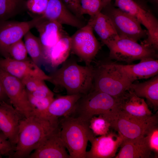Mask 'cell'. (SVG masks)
I'll use <instances>...</instances> for the list:
<instances>
[{"instance_id":"1","label":"cell","mask_w":158,"mask_h":158,"mask_svg":"<svg viewBox=\"0 0 158 158\" xmlns=\"http://www.w3.org/2000/svg\"><path fill=\"white\" fill-rule=\"evenodd\" d=\"M59 119L32 114L20 122L18 142L11 158H29L49 134L58 128Z\"/></svg>"},{"instance_id":"2","label":"cell","mask_w":158,"mask_h":158,"mask_svg":"<svg viewBox=\"0 0 158 158\" xmlns=\"http://www.w3.org/2000/svg\"><path fill=\"white\" fill-rule=\"evenodd\" d=\"M59 69L49 75L48 81L54 86V91L62 89L67 95H85L93 88V67L82 66L74 60H66Z\"/></svg>"},{"instance_id":"3","label":"cell","mask_w":158,"mask_h":158,"mask_svg":"<svg viewBox=\"0 0 158 158\" xmlns=\"http://www.w3.org/2000/svg\"><path fill=\"white\" fill-rule=\"evenodd\" d=\"M59 118L60 137L70 158H86L88 141L95 137L89 122L68 116Z\"/></svg>"},{"instance_id":"4","label":"cell","mask_w":158,"mask_h":158,"mask_svg":"<svg viewBox=\"0 0 158 158\" xmlns=\"http://www.w3.org/2000/svg\"><path fill=\"white\" fill-rule=\"evenodd\" d=\"M93 67V89L119 99L129 90L131 83L117 63L100 61Z\"/></svg>"},{"instance_id":"5","label":"cell","mask_w":158,"mask_h":158,"mask_svg":"<svg viewBox=\"0 0 158 158\" xmlns=\"http://www.w3.org/2000/svg\"><path fill=\"white\" fill-rule=\"evenodd\" d=\"M119 100L106 93L92 89L78 101L71 115L89 122L95 115L113 114L119 110Z\"/></svg>"},{"instance_id":"6","label":"cell","mask_w":158,"mask_h":158,"mask_svg":"<svg viewBox=\"0 0 158 158\" xmlns=\"http://www.w3.org/2000/svg\"><path fill=\"white\" fill-rule=\"evenodd\" d=\"M114 6L129 14L147 30V38L141 43L158 49V22L146 3L140 0H115Z\"/></svg>"},{"instance_id":"7","label":"cell","mask_w":158,"mask_h":158,"mask_svg":"<svg viewBox=\"0 0 158 158\" xmlns=\"http://www.w3.org/2000/svg\"><path fill=\"white\" fill-rule=\"evenodd\" d=\"M106 46L109 50L112 59L130 63L134 61L157 57V51L153 48L128 38L119 37Z\"/></svg>"},{"instance_id":"8","label":"cell","mask_w":158,"mask_h":158,"mask_svg":"<svg viewBox=\"0 0 158 158\" xmlns=\"http://www.w3.org/2000/svg\"><path fill=\"white\" fill-rule=\"evenodd\" d=\"M109 119L111 127L122 135L125 139H133L144 137L149 129L158 124V115L144 120L129 116L119 110L110 116Z\"/></svg>"},{"instance_id":"9","label":"cell","mask_w":158,"mask_h":158,"mask_svg":"<svg viewBox=\"0 0 158 158\" xmlns=\"http://www.w3.org/2000/svg\"><path fill=\"white\" fill-rule=\"evenodd\" d=\"M101 12L110 18L119 37L137 42L147 36V31L142 28L141 24L136 19L120 9L115 8L111 3Z\"/></svg>"},{"instance_id":"10","label":"cell","mask_w":158,"mask_h":158,"mask_svg":"<svg viewBox=\"0 0 158 158\" xmlns=\"http://www.w3.org/2000/svg\"><path fill=\"white\" fill-rule=\"evenodd\" d=\"M0 78L10 103L24 117L32 114L27 91L20 80L0 68Z\"/></svg>"},{"instance_id":"11","label":"cell","mask_w":158,"mask_h":158,"mask_svg":"<svg viewBox=\"0 0 158 158\" xmlns=\"http://www.w3.org/2000/svg\"><path fill=\"white\" fill-rule=\"evenodd\" d=\"M41 18L39 15L26 21L0 20V54L4 58H9L8 50L11 46L35 28Z\"/></svg>"},{"instance_id":"12","label":"cell","mask_w":158,"mask_h":158,"mask_svg":"<svg viewBox=\"0 0 158 158\" xmlns=\"http://www.w3.org/2000/svg\"><path fill=\"white\" fill-rule=\"evenodd\" d=\"M71 51L90 65L100 48L91 26L87 23L71 37Z\"/></svg>"},{"instance_id":"13","label":"cell","mask_w":158,"mask_h":158,"mask_svg":"<svg viewBox=\"0 0 158 158\" xmlns=\"http://www.w3.org/2000/svg\"><path fill=\"white\" fill-rule=\"evenodd\" d=\"M124 139L121 134L116 135L110 131L105 135L95 137L89 141L91 148L86 152V158L114 157Z\"/></svg>"},{"instance_id":"14","label":"cell","mask_w":158,"mask_h":158,"mask_svg":"<svg viewBox=\"0 0 158 158\" xmlns=\"http://www.w3.org/2000/svg\"><path fill=\"white\" fill-rule=\"evenodd\" d=\"M0 68L20 80L33 77L48 81L50 78L31 59L22 61L10 58H0Z\"/></svg>"},{"instance_id":"15","label":"cell","mask_w":158,"mask_h":158,"mask_svg":"<svg viewBox=\"0 0 158 158\" xmlns=\"http://www.w3.org/2000/svg\"><path fill=\"white\" fill-rule=\"evenodd\" d=\"M23 118L8 102L0 103V133L7 138L14 151L18 140L20 122Z\"/></svg>"},{"instance_id":"16","label":"cell","mask_w":158,"mask_h":158,"mask_svg":"<svg viewBox=\"0 0 158 158\" xmlns=\"http://www.w3.org/2000/svg\"><path fill=\"white\" fill-rule=\"evenodd\" d=\"M59 127L48 135L29 158H70L60 136Z\"/></svg>"},{"instance_id":"17","label":"cell","mask_w":158,"mask_h":158,"mask_svg":"<svg viewBox=\"0 0 158 158\" xmlns=\"http://www.w3.org/2000/svg\"><path fill=\"white\" fill-rule=\"evenodd\" d=\"M47 19L56 21L61 25L65 24L79 29L86 24L72 13L61 0H49L46 9L41 15Z\"/></svg>"},{"instance_id":"18","label":"cell","mask_w":158,"mask_h":158,"mask_svg":"<svg viewBox=\"0 0 158 158\" xmlns=\"http://www.w3.org/2000/svg\"><path fill=\"white\" fill-rule=\"evenodd\" d=\"M119 100V111L129 116L146 120L154 115L145 99L130 90L126 92Z\"/></svg>"},{"instance_id":"19","label":"cell","mask_w":158,"mask_h":158,"mask_svg":"<svg viewBox=\"0 0 158 158\" xmlns=\"http://www.w3.org/2000/svg\"><path fill=\"white\" fill-rule=\"evenodd\" d=\"M117 64L131 83L137 80L152 78L158 73V60L154 58L142 59L136 64Z\"/></svg>"},{"instance_id":"20","label":"cell","mask_w":158,"mask_h":158,"mask_svg":"<svg viewBox=\"0 0 158 158\" xmlns=\"http://www.w3.org/2000/svg\"><path fill=\"white\" fill-rule=\"evenodd\" d=\"M41 16L35 28L39 33V38L43 50L53 46L61 38L68 35L62 25Z\"/></svg>"},{"instance_id":"21","label":"cell","mask_w":158,"mask_h":158,"mask_svg":"<svg viewBox=\"0 0 158 158\" xmlns=\"http://www.w3.org/2000/svg\"><path fill=\"white\" fill-rule=\"evenodd\" d=\"M71 51V37L67 35L53 46L43 50L42 61L51 67L56 68L67 60Z\"/></svg>"},{"instance_id":"22","label":"cell","mask_w":158,"mask_h":158,"mask_svg":"<svg viewBox=\"0 0 158 158\" xmlns=\"http://www.w3.org/2000/svg\"><path fill=\"white\" fill-rule=\"evenodd\" d=\"M82 95L81 94L67 95L54 98L47 110L45 117L58 120L60 118L70 116L78 101Z\"/></svg>"},{"instance_id":"23","label":"cell","mask_w":158,"mask_h":158,"mask_svg":"<svg viewBox=\"0 0 158 158\" xmlns=\"http://www.w3.org/2000/svg\"><path fill=\"white\" fill-rule=\"evenodd\" d=\"M115 158H149L152 152L145 136L133 139L124 138Z\"/></svg>"},{"instance_id":"24","label":"cell","mask_w":158,"mask_h":158,"mask_svg":"<svg viewBox=\"0 0 158 158\" xmlns=\"http://www.w3.org/2000/svg\"><path fill=\"white\" fill-rule=\"evenodd\" d=\"M87 23L99 36L104 44L106 45L119 37L110 18L101 11L90 17Z\"/></svg>"},{"instance_id":"25","label":"cell","mask_w":158,"mask_h":158,"mask_svg":"<svg viewBox=\"0 0 158 158\" xmlns=\"http://www.w3.org/2000/svg\"><path fill=\"white\" fill-rule=\"evenodd\" d=\"M129 90L138 97L146 99L148 106L154 111L158 109V75L141 83H132Z\"/></svg>"},{"instance_id":"26","label":"cell","mask_w":158,"mask_h":158,"mask_svg":"<svg viewBox=\"0 0 158 158\" xmlns=\"http://www.w3.org/2000/svg\"><path fill=\"white\" fill-rule=\"evenodd\" d=\"M26 3L23 0H0V20H9L20 14L26 8Z\"/></svg>"},{"instance_id":"27","label":"cell","mask_w":158,"mask_h":158,"mask_svg":"<svg viewBox=\"0 0 158 158\" xmlns=\"http://www.w3.org/2000/svg\"><path fill=\"white\" fill-rule=\"evenodd\" d=\"M24 43L28 54L37 65L42 61L43 49L39 37L28 31L24 36Z\"/></svg>"},{"instance_id":"28","label":"cell","mask_w":158,"mask_h":158,"mask_svg":"<svg viewBox=\"0 0 158 158\" xmlns=\"http://www.w3.org/2000/svg\"><path fill=\"white\" fill-rule=\"evenodd\" d=\"M89 127L95 136L108 134L111 127L109 120L102 114L93 116L89 121Z\"/></svg>"},{"instance_id":"29","label":"cell","mask_w":158,"mask_h":158,"mask_svg":"<svg viewBox=\"0 0 158 158\" xmlns=\"http://www.w3.org/2000/svg\"><path fill=\"white\" fill-rule=\"evenodd\" d=\"M28 98L32 109V114L45 117L54 96L38 98L32 96L27 91Z\"/></svg>"},{"instance_id":"30","label":"cell","mask_w":158,"mask_h":158,"mask_svg":"<svg viewBox=\"0 0 158 158\" xmlns=\"http://www.w3.org/2000/svg\"><path fill=\"white\" fill-rule=\"evenodd\" d=\"M9 58L15 60H27L28 52L24 42L21 39L11 46L8 50Z\"/></svg>"},{"instance_id":"31","label":"cell","mask_w":158,"mask_h":158,"mask_svg":"<svg viewBox=\"0 0 158 158\" xmlns=\"http://www.w3.org/2000/svg\"><path fill=\"white\" fill-rule=\"evenodd\" d=\"M145 137L150 150L153 152L155 158L158 157V127L157 124L150 128Z\"/></svg>"},{"instance_id":"32","label":"cell","mask_w":158,"mask_h":158,"mask_svg":"<svg viewBox=\"0 0 158 158\" xmlns=\"http://www.w3.org/2000/svg\"><path fill=\"white\" fill-rule=\"evenodd\" d=\"M49 0H27L26 8L34 14L42 15L47 7Z\"/></svg>"},{"instance_id":"33","label":"cell","mask_w":158,"mask_h":158,"mask_svg":"<svg viewBox=\"0 0 158 158\" xmlns=\"http://www.w3.org/2000/svg\"><path fill=\"white\" fill-rule=\"evenodd\" d=\"M14 150L11 142L2 133H0V158L3 156L11 158Z\"/></svg>"},{"instance_id":"34","label":"cell","mask_w":158,"mask_h":158,"mask_svg":"<svg viewBox=\"0 0 158 158\" xmlns=\"http://www.w3.org/2000/svg\"><path fill=\"white\" fill-rule=\"evenodd\" d=\"M27 91L31 92L40 89L45 83L44 80L38 78L29 77L21 80Z\"/></svg>"},{"instance_id":"35","label":"cell","mask_w":158,"mask_h":158,"mask_svg":"<svg viewBox=\"0 0 158 158\" xmlns=\"http://www.w3.org/2000/svg\"><path fill=\"white\" fill-rule=\"evenodd\" d=\"M65 6L79 18L84 20L81 14L80 0H61Z\"/></svg>"},{"instance_id":"36","label":"cell","mask_w":158,"mask_h":158,"mask_svg":"<svg viewBox=\"0 0 158 158\" xmlns=\"http://www.w3.org/2000/svg\"><path fill=\"white\" fill-rule=\"evenodd\" d=\"M101 0H91L87 14L92 17L100 12Z\"/></svg>"},{"instance_id":"37","label":"cell","mask_w":158,"mask_h":158,"mask_svg":"<svg viewBox=\"0 0 158 158\" xmlns=\"http://www.w3.org/2000/svg\"><path fill=\"white\" fill-rule=\"evenodd\" d=\"M91 0H80L81 14H87Z\"/></svg>"},{"instance_id":"38","label":"cell","mask_w":158,"mask_h":158,"mask_svg":"<svg viewBox=\"0 0 158 158\" xmlns=\"http://www.w3.org/2000/svg\"><path fill=\"white\" fill-rule=\"evenodd\" d=\"M8 100H9L5 92L0 78V103L3 101L8 102Z\"/></svg>"},{"instance_id":"39","label":"cell","mask_w":158,"mask_h":158,"mask_svg":"<svg viewBox=\"0 0 158 158\" xmlns=\"http://www.w3.org/2000/svg\"><path fill=\"white\" fill-rule=\"evenodd\" d=\"M112 0H101L100 11L107 5L110 3Z\"/></svg>"},{"instance_id":"40","label":"cell","mask_w":158,"mask_h":158,"mask_svg":"<svg viewBox=\"0 0 158 158\" xmlns=\"http://www.w3.org/2000/svg\"><path fill=\"white\" fill-rule=\"evenodd\" d=\"M151 2L153 3L158 4V0H148Z\"/></svg>"}]
</instances>
